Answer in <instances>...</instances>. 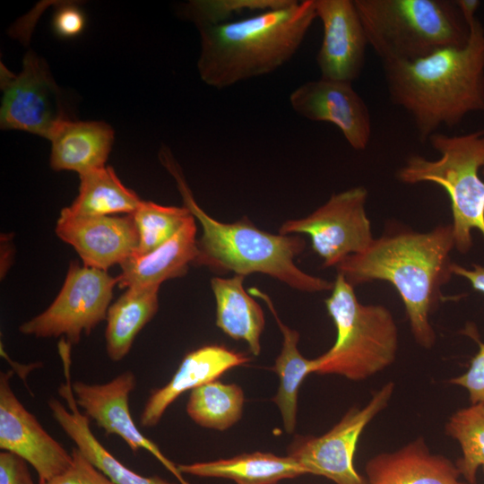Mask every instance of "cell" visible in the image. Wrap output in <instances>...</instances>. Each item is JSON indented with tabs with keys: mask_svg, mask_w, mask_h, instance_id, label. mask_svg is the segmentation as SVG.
Returning <instances> with one entry per match:
<instances>
[{
	"mask_svg": "<svg viewBox=\"0 0 484 484\" xmlns=\"http://www.w3.org/2000/svg\"><path fill=\"white\" fill-rule=\"evenodd\" d=\"M461 47L412 61L382 63L392 102L411 117L420 141L484 111V28L474 17Z\"/></svg>",
	"mask_w": 484,
	"mask_h": 484,
	"instance_id": "6da1fadb",
	"label": "cell"
},
{
	"mask_svg": "<svg viewBox=\"0 0 484 484\" xmlns=\"http://www.w3.org/2000/svg\"><path fill=\"white\" fill-rule=\"evenodd\" d=\"M454 247L452 224L427 232L402 229L374 238L366 251L347 256L335 268L352 287L389 282L403 302L415 341L430 349L436 337L429 315L454 274L450 254Z\"/></svg>",
	"mask_w": 484,
	"mask_h": 484,
	"instance_id": "7a4b0ae2",
	"label": "cell"
},
{
	"mask_svg": "<svg viewBox=\"0 0 484 484\" xmlns=\"http://www.w3.org/2000/svg\"><path fill=\"white\" fill-rule=\"evenodd\" d=\"M315 19L314 0H292L281 8L198 29L201 80L221 90L276 71L297 53Z\"/></svg>",
	"mask_w": 484,
	"mask_h": 484,
	"instance_id": "3957f363",
	"label": "cell"
},
{
	"mask_svg": "<svg viewBox=\"0 0 484 484\" xmlns=\"http://www.w3.org/2000/svg\"><path fill=\"white\" fill-rule=\"evenodd\" d=\"M159 156L174 177L184 205L202 227L194 265L205 266L221 274L232 272L246 277L255 272L264 273L303 292L333 290V282L310 275L296 265L295 258L306 245L301 237L264 231L246 217L232 223L213 219L194 200L169 149L162 147Z\"/></svg>",
	"mask_w": 484,
	"mask_h": 484,
	"instance_id": "277c9868",
	"label": "cell"
},
{
	"mask_svg": "<svg viewBox=\"0 0 484 484\" xmlns=\"http://www.w3.org/2000/svg\"><path fill=\"white\" fill-rule=\"evenodd\" d=\"M365 34L382 63L412 61L463 46L468 27L454 2L354 0Z\"/></svg>",
	"mask_w": 484,
	"mask_h": 484,
	"instance_id": "5b68a950",
	"label": "cell"
},
{
	"mask_svg": "<svg viewBox=\"0 0 484 484\" xmlns=\"http://www.w3.org/2000/svg\"><path fill=\"white\" fill-rule=\"evenodd\" d=\"M331 291L325 307L336 328V341L315 358V373L361 381L392 365L398 350V329L390 310L360 303L354 287L340 274Z\"/></svg>",
	"mask_w": 484,
	"mask_h": 484,
	"instance_id": "8992f818",
	"label": "cell"
},
{
	"mask_svg": "<svg viewBox=\"0 0 484 484\" xmlns=\"http://www.w3.org/2000/svg\"><path fill=\"white\" fill-rule=\"evenodd\" d=\"M428 141L439 158L411 155L396 177L403 184L430 182L445 190L451 203L455 248L466 253L472 246V229L484 237V181L480 176L484 164V129L459 135L437 132Z\"/></svg>",
	"mask_w": 484,
	"mask_h": 484,
	"instance_id": "52a82bcc",
	"label": "cell"
},
{
	"mask_svg": "<svg viewBox=\"0 0 484 484\" xmlns=\"http://www.w3.org/2000/svg\"><path fill=\"white\" fill-rule=\"evenodd\" d=\"M116 285L117 278L107 271L73 262L54 301L19 331L38 338L65 336L71 345L77 344L106 320Z\"/></svg>",
	"mask_w": 484,
	"mask_h": 484,
	"instance_id": "ba28073f",
	"label": "cell"
},
{
	"mask_svg": "<svg viewBox=\"0 0 484 484\" xmlns=\"http://www.w3.org/2000/svg\"><path fill=\"white\" fill-rule=\"evenodd\" d=\"M367 191L355 186L333 194L307 217L284 221L279 233L307 234L324 267L336 266L350 255L366 251L374 238L366 212Z\"/></svg>",
	"mask_w": 484,
	"mask_h": 484,
	"instance_id": "9c48e42d",
	"label": "cell"
},
{
	"mask_svg": "<svg viewBox=\"0 0 484 484\" xmlns=\"http://www.w3.org/2000/svg\"><path fill=\"white\" fill-rule=\"evenodd\" d=\"M394 384L388 382L362 408L350 409L341 419L320 436L296 439L288 451L306 471L325 477L336 484H367L354 467V454L365 428L383 410L393 395Z\"/></svg>",
	"mask_w": 484,
	"mask_h": 484,
	"instance_id": "30bf717a",
	"label": "cell"
},
{
	"mask_svg": "<svg viewBox=\"0 0 484 484\" xmlns=\"http://www.w3.org/2000/svg\"><path fill=\"white\" fill-rule=\"evenodd\" d=\"M0 71L1 128L25 131L49 139L56 127L68 117L62 92L47 64L30 51L18 74L3 64Z\"/></svg>",
	"mask_w": 484,
	"mask_h": 484,
	"instance_id": "8fae6325",
	"label": "cell"
},
{
	"mask_svg": "<svg viewBox=\"0 0 484 484\" xmlns=\"http://www.w3.org/2000/svg\"><path fill=\"white\" fill-rule=\"evenodd\" d=\"M13 374L12 370L0 374V448L31 465L43 483L71 465L72 453L52 437L16 397L11 385Z\"/></svg>",
	"mask_w": 484,
	"mask_h": 484,
	"instance_id": "7c38bea8",
	"label": "cell"
},
{
	"mask_svg": "<svg viewBox=\"0 0 484 484\" xmlns=\"http://www.w3.org/2000/svg\"><path fill=\"white\" fill-rule=\"evenodd\" d=\"M136 386L134 372L127 370L104 384H72L76 404L93 419L106 434L120 436L136 453L143 448L151 454L180 482L190 484L183 478L177 465L167 458L160 448L145 436L134 423L129 410V395Z\"/></svg>",
	"mask_w": 484,
	"mask_h": 484,
	"instance_id": "4fadbf2b",
	"label": "cell"
},
{
	"mask_svg": "<svg viewBox=\"0 0 484 484\" xmlns=\"http://www.w3.org/2000/svg\"><path fill=\"white\" fill-rule=\"evenodd\" d=\"M289 100L299 116L338 127L354 150L367 147L372 134L371 116L351 82L320 77L300 84L290 93Z\"/></svg>",
	"mask_w": 484,
	"mask_h": 484,
	"instance_id": "5bb4252c",
	"label": "cell"
},
{
	"mask_svg": "<svg viewBox=\"0 0 484 484\" xmlns=\"http://www.w3.org/2000/svg\"><path fill=\"white\" fill-rule=\"evenodd\" d=\"M323 39L316 56L321 78L351 82L365 64L368 46L354 0H314Z\"/></svg>",
	"mask_w": 484,
	"mask_h": 484,
	"instance_id": "9a60e30c",
	"label": "cell"
},
{
	"mask_svg": "<svg viewBox=\"0 0 484 484\" xmlns=\"http://www.w3.org/2000/svg\"><path fill=\"white\" fill-rule=\"evenodd\" d=\"M55 231L74 248L84 265L103 271L121 264L135 252L139 243L131 214L75 217L60 213Z\"/></svg>",
	"mask_w": 484,
	"mask_h": 484,
	"instance_id": "2e32d148",
	"label": "cell"
},
{
	"mask_svg": "<svg viewBox=\"0 0 484 484\" xmlns=\"http://www.w3.org/2000/svg\"><path fill=\"white\" fill-rule=\"evenodd\" d=\"M65 382L58 388L59 395L65 401V406L57 399L48 402V408L56 423L76 448L101 472L116 484H174L159 476H143L122 463L93 435L89 418L76 404L71 380V357L68 345L59 346Z\"/></svg>",
	"mask_w": 484,
	"mask_h": 484,
	"instance_id": "e0dca14e",
	"label": "cell"
},
{
	"mask_svg": "<svg viewBox=\"0 0 484 484\" xmlns=\"http://www.w3.org/2000/svg\"><path fill=\"white\" fill-rule=\"evenodd\" d=\"M249 360L244 353L218 344L204 345L188 352L168 384L151 392L140 415V425L156 426L182 393L217 380L230 368Z\"/></svg>",
	"mask_w": 484,
	"mask_h": 484,
	"instance_id": "ac0fdd59",
	"label": "cell"
},
{
	"mask_svg": "<svg viewBox=\"0 0 484 484\" xmlns=\"http://www.w3.org/2000/svg\"><path fill=\"white\" fill-rule=\"evenodd\" d=\"M365 472L367 484H469L460 479L455 462L432 454L422 436L371 457Z\"/></svg>",
	"mask_w": 484,
	"mask_h": 484,
	"instance_id": "d6986e66",
	"label": "cell"
},
{
	"mask_svg": "<svg viewBox=\"0 0 484 484\" xmlns=\"http://www.w3.org/2000/svg\"><path fill=\"white\" fill-rule=\"evenodd\" d=\"M196 255V224L192 215L170 239L155 250L125 259L120 264L117 285L121 289L160 286L167 280L184 276Z\"/></svg>",
	"mask_w": 484,
	"mask_h": 484,
	"instance_id": "ffe728a7",
	"label": "cell"
},
{
	"mask_svg": "<svg viewBox=\"0 0 484 484\" xmlns=\"http://www.w3.org/2000/svg\"><path fill=\"white\" fill-rule=\"evenodd\" d=\"M50 166L54 170H72L79 176L105 167L114 142V131L102 121L67 118L54 130Z\"/></svg>",
	"mask_w": 484,
	"mask_h": 484,
	"instance_id": "44dd1931",
	"label": "cell"
},
{
	"mask_svg": "<svg viewBox=\"0 0 484 484\" xmlns=\"http://www.w3.org/2000/svg\"><path fill=\"white\" fill-rule=\"evenodd\" d=\"M245 276L214 277L211 288L216 301V325L234 340L246 341L249 351L259 355L264 315L260 305L244 289Z\"/></svg>",
	"mask_w": 484,
	"mask_h": 484,
	"instance_id": "7402d4cb",
	"label": "cell"
},
{
	"mask_svg": "<svg viewBox=\"0 0 484 484\" xmlns=\"http://www.w3.org/2000/svg\"><path fill=\"white\" fill-rule=\"evenodd\" d=\"M177 468L182 474L223 478L237 484H277L282 480L306 474L304 469L290 456L263 452L211 462L178 464Z\"/></svg>",
	"mask_w": 484,
	"mask_h": 484,
	"instance_id": "603a6c76",
	"label": "cell"
},
{
	"mask_svg": "<svg viewBox=\"0 0 484 484\" xmlns=\"http://www.w3.org/2000/svg\"><path fill=\"white\" fill-rule=\"evenodd\" d=\"M157 286L130 287L108 307L105 331L106 350L113 361L122 360L130 351L141 330L159 308Z\"/></svg>",
	"mask_w": 484,
	"mask_h": 484,
	"instance_id": "cb8c5ba5",
	"label": "cell"
},
{
	"mask_svg": "<svg viewBox=\"0 0 484 484\" xmlns=\"http://www.w3.org/2000/svg\"><path fill=\"white\" fill-rule=\"evenodd\" d=\"M248 293L264 301L282 333L281 350L272 368L280 379V385L272 401L281 413L285 431L292 433L296 425L298 390L306 376L315 373V359H307L302 356L298 349L299 333L281 322L266 293L255 287L250 288Z\"/></svg>",
	"mask_w": 484,
	"mask_h": 484,
	"instance_id": "d4e9b609",
	"label": "cell"
},
{
	"mask_svg": "<svg viewBox=\"0 0 484 484\" xmlns=\"http://www.w3.org/2000/svg\"><path fill=\"white\" fill-rule=\"evenodd\" d=\"M142 202L133 190L123 185L111 167H103L80 176L77 197L60 213L75 217L128 215Z\"/></svg>",
	"mask_w": 484,
	"mask_h": 484,
	"instance_id": "484cf974",
	"label": "cell"
},
{
	"mask_svg": "<svg viewBox=\"0 0 484 484\" xmlns=\"http://www.w3.org/2000/svg\"><path fill=\"white\" fill-rule=\"evenodd\" d=\"M244 402L238 385L214 380L191 391L186 412L201 427L226 430L241 419Z\"/></svg>",
	"mask_w": 484,
	"mask_h": 484,
	"instance_id": "4316f807",
	"label": "cell"
},
{
	"mask_svg": "<svg viewBox=\"0 0 484 484\" xmlns=\"http://www.w3.org/2000/svg\"><path fill=\"white\" fill-rule=\"evenodd\" d=\"M445 431L461 446L462 456L455 462L461 477L476 484L479 468L484 473V402L455 411L445 423Z\"/></svg>",
	"mask_w": 484,
	"mask_h": 484,
	"instance_id": "83f0119b",
	"label": "cell"
},
{
	"mask_svg": "<svg viewBox=\"0 0 484 484\" xmlns=\"http://www.w3.org/2000/svg\"><path fill=\"white\" fill-rule=\"evenodd\" d=\"M131 215L139 235L138 246L133 255H143L170 239L193 214L185 205L165 206L143 201Z\"/></svg>",
	"mask_w": 484,
	"mask_h": 484,
	"instance_id": "f1b7e54d",
	"label": "cell"
},
{
	"mask_svg": "<svg viewBox=\"0 0 484 484\" xmlns=\"http://www.w3.org/2000/svg\"><path fill=\"white\" fill-rule=\"evenodd\" d=\"M292 0H191L181 5V17L193 22L198 29L231 22V18L244 12L255 13L278 9Z\"/></svg>",
	"mask_w": 484,
	"mask_h": 484,
	"instance_id": "f546056e",
	"label": "cell"
},
{
	"mask_svg": "<svg viewBox=\"0 0 484 484\" xmlns=\"http://www.w3.org/2000/svg\"><path fill=\"white\" fill-rule=\"evenodd\" d=\"M72 463L62 473L39 484H116L97 469L76 447L72 449Z\"/></svg>",
	"mask_w": 484,
	"mask_h": 484,
	"instance_id": "4dcf8cb0",
	"label": "cell"
},
{
	"mask_svg": "<svg viewBox=\"0 0 484 484\" xmlns=\"http://www.w3.org/2000/svg\"><path fill=\"white\" fill-rule=\"evenodd\" d=\"M466 333L476 341L478 352L471 359L469 367L462 375L449 380L450 384L465 388L469 393L471 404L484 402V342H482L472 328H467Z\"/></svg>",
	"mask_w": 484,
	"mask_h": 484,
	"instance_id": "1f68e13d",
	"label": "cell"
},
{
	"mask_svg": "<svg viewBox=\"0 0 484 484\" xmlns=\"http://www.w3.org/2000/svg\"><path fill=\"white\" fill-rule=\"evenodd\" d=\"M85 27V16L75 4L60 5L55 12L53 28L63 38H73L82 32Z\"/></svg>",
	"mask_w": 484,
	"mask_h": 484,
	"instance_id": "d6a6232c",
	"label": "cell"
},
{
	"mask_svg": "<svg viewBox=\"0 0 484 484\" xmlns=\"http://www.w3.org/2000/svg\"><path fill=\"white\" fill-rule=\"evenodd\" d=\"M0 484H35L28 463L21 457L0 452Z\"/></svg>",
	"mask_w": 484,
	"mask_h": 484,
	"instance_id": "836d02e7",
	"label": "cell"
},
{
	"mask_svg": "<svg viewBox=\"0 0 484 484\" xmlns=\"http://www.w3.org/2000/svg\"><path fill=\"white\" fill-rule=\"evenodd\" d=\"M453 273L467 279L472 288L481 293H484V267L479 264H473L471 269H466L456 264H453Z\"/></svg>",
	"mask_w": 484,
	"mask_h": 484,
	"instance_id": "e575fe53",
	"label": "cell"
},
{
	"mask_svg": "<svg viewBox=\"0 0 484 484\" xmlns=\"http://www.w3.org/2000/svg\"><path fill=\"white\" fill-rule=\"evenodd\" d=\"M454 3L464 22L476 17V11L480 4V2L477 0H457Z\"/></svg>",
	"mask_w": 484,
	"mask_h": 484,
	"instance_id": "d590c367",
	"label": "cell"
},
{
	"mask_svg": "<svg viewBox=\"0 0 484 484\" xmlns=\"http://www.w3.org/2000/svg\"><path fill=\"white\" fill-rule=\"evenodd\" d=\"M482 169V174L484 175V164H483V166H482V169Z\"/></svg>",
	"mask_w": 484,
	"mask_h": 484,
	"instance_id": "8d00e7d4",
	"label": "cell"
}]
</instances>
